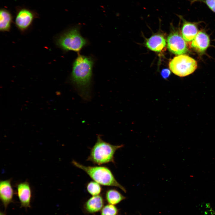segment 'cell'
<instances>
[{"mask_svg":"<svg viewBox=\"0 0 215 215\" xmlns=\"http://www.w3.org/2000/svg\"><path fill=\"white\" fill-rule=\"evenodd\" d=\"M13 17L10 12L4 8L0 10V30L2 32L10 31Z\"/></svg>","mask_w":215,"mask_h":215,"instance_id":"5bb4252c","label":"cell"},{"mask_svg":"<svg viewBox=\"0 0 215 215\" xmlns=\"http://www.w3.org/2000/svg\"><path fill=\"white\" fill-rule=\"evenodd\" d=\"M56 45L65 52L72 51L79 52L88 44L86 39L80 32V26L71 27L58 35L55 40Z\"/></svg>","mask_w":215,"mask_h":215,"instance_id":"277c9868","label":"cell"},{"mask_svg":"<svg viewBox=\"0 0 215 215\" xmlns=\"http://www.w3.org/2000/svg\"><path fill=\"white\" fill-rule=\"evenodd\" d=\"M167 46L170 51L175 55H182L188 50L185 41L177 32L171 33L168 36Z\"/></svg>","mask_w":215,"mask_h":215,"instance_id":"52a82bcc","label":"cell"},{"mask_svg":"<svg viewBox=\"0 0 215 215\" xmlns=\"http://www.w3.org/2000/svg\"><path fill=\"white\" fill-rule=\"evenodd\" d=\"M118 212L115 206L109 204L103 207L101 210V215H117Z\"/></svg>","mask_w":215,"mask_h":215,"instance_id":"e0dca14e","label":"cell"},{"mask_svg":"<svg viewBox=\"0 0 215 215\" xmlns=\"http://www.w3.org/2000/svg\"><path fill=\"white\" fill-rule=\"evenodd\" d=\"M209 36L205 32L200 31L192 41L191 47L200 54L204 53L210 45Z\"/></svg>","mask_w":215,"mask_h":215,"instance_id":"9c48e42d","label":"cell"},{"mask_svg":"<svg viewBox=\"0 0 215 215\" xmlns=\"http://www.w3.org/2000/svg\"><path fill=\"white\" fill-rule=\"evenodd\" d=\"M171 72L168 69H163L161 72V75L162 77L166 79L168 78Z\"/></svg>","mask_w":215,"mask_h":215,"instance_id":"d6986e66","label":"cell"},{"mask_svg":"<svg viewBox=\"0 0 215 215\" xmlns=\"http://www.w3.org/2000/svg\"><path fill=\"white\" fill-rule=\"evenodd\" d=\"M178 16L183 22L181 30L183 38L187 42L192 41L198 32V23L188 21L182 16Z\"/></svg>","mask_w":215,"mask_h":215,"instance_id":"30bf717a","label":"cell"},{"mask_svg":"<svg viewBox=\"0 0 215 215\" xmlns=\"http://www.w3.org/2000/svg\"><path fill=\"white\" fill-rule=\"evenodd\" d=\"M169 66L170 70L174 74L184 77L194 72L197 68V64L196 61L191 57L181 55L171 60Z\"/></svg>","mask_w":215,"mask_h":215,"instance_id":"5b68a950","label":"cell"},{"mask_svg":"<svg viewBox=\"0 0 215 215\" xmlns=\"http://www.w3.org/2000/svg\"><path fill=\"white\" fill-rule=\"evenodd\" d=\"M190 2L191 4L197 2L203 3L215 13V0H191Z\"/></svg>","mask_w":215,"mask_h":215,"instance_id":"ac0fdd59","label":"cell"},{"mask_svg":"<svg viewBox=\"0 0 215 215\" xmlns=\"http://www.w3.org/2000/svg\"><path fill=\"white\" fill-rule=\"evenodd\" d=\"M0 215H5V214L4 213L1 212Z\"/></svg>","mask_w":215,"mask_h":215,"instance_id":"ffe728a7","label":"cell"},{"mask_svg":"<svg viewBox=\"0 0 215 215\" xmlns=\"http://www.w3.org/2000/svg\"><path fill=\"white\" fill-rule=\"evenodd\" d=\"M104 200L100 195L93 196L85 202L84 207L87 212L90 214L101 210L104 205Z\"/></svg>","mask_w":215,"mask_h":215,"instance_id":"7c38bea8","label":"cell"},{"mask_svg":"<svg viewBox=\"0 0 215 215\" xmlns=\"http://www.w3.org/2000/svg\"><path fill=\"white\" fill-rule=\"evenodd\" d=\"M93 58L79 55L74 60L70 80L79 95L84 100L88 101L91 96V86Z\"/></svg>","mask_w":215,"mask_h":215,"instance_id":"6da1fadb","label":"cell"},{"mask_svg":"<svg viewBox=\"0 0 215 215\" xmlns=\"http://www.w3.org/2000/svg\"><path fill=\"white\" fill-rule=\"evenodd\" d=\"M72 163L76 167L84 171L93 180L100 185L116 187L126 192L125 188L116 180L108 167L104 166H85L75 160H72Z\"/></svg>","mask_w":215,"mask_h":215,"instance_id":"7a4b0ae2","label":"cell"},{"mask_svg":"<svg viewBox=\"0 0 215 215\" xmlns=\"http://www.w3.org/2000/svg\"><path fill=\"white\" fill-rule=\"evenodd\" d=\"M39 17L35 10L25 7H16L14 23L17 28L24 33L31 27L34 20Z\"/></svg>","mask_w":215,"mask_h":215,"instance_id":"8992f818","label":"cell"},{"mask_svg":"<svg viewBox=\"0 0 215 215\" xmlns=\"http://www.w3.org/2000/svg\"><path fill=\"white\" fill-rule=\"evenodd\" d=\"M13 194L10 179L0 181V198L5 208L12 202Z\"/></svg>","mask_w":215,"mask_h":215,"instance_id":"8fae6325","label":"cell"},{"mask_svg":"<svg viewBox=\"0 0 215 215\" xmlns=\"http://www.w3.org/2000/svg\"><path fill=\"white\" fill-rule=\"evenodd\" d=\"M17 189L21 207H30L32 193L29 183L26 182L20 183L17 185Z\"/></svg>","mask_w":215,"mask_h":215,"instance_id":"ba28073f","label":"cell"},{"mask_svg":"<svg viewBox=\"0 0 215 215\" xmlns=\"http://www.w3.org/2000/svg\"><path fill=\"white\" fill-rule=\"evenodd\" d=\"M147 47L150 50L155 52L162 51L166 45L164 37L159 35H155L148 39L146 42Z\"/></svg>","mask_w":215,"mask_h":215,"instance_id":"4fadbf2b","label":"cell"},{"mask_svg":"<svg viewBox=\"0 0 215 215\" xmlns=\"http://www.w3.org/2000/svg\"><path fill=\"white\" fill-rule=\"evenodd\" d=\"M106 199L109 204L115 205L118 204L125 197L118 191L114 189H109L105 192Z\"/></svg>","mask_w":215,"mask_h":215,"instance_id":"9a60e30c","label":"cell"},{"mask_svg":"<svg viewBox=\"0 0 215 215\" xmlns=\"http://www.w3.org/2000/svg\"><path fill=\"white\" fill-rule=\"evenodd\" d=\"M86 188L88 193L92 196L99 195L102 191L100 185L93 181L88 182Z\"/></svg>","mask_w":215,"mask_h":215,"instance_id":"2e32d148","label":"cell"},{"mask_svg":"<svg viewBox=\"0 0 215 215\" xmlns=\"http://www.w3.org/2000/svg\"><path fill=\"white\" fill-rule=\"evenodd\" d=\"M123 146V145H111L104 141L99 135L87 160L99 165L110 162L115 163L114 156L116 151Z\"/></svg>","mask_w":215,"mask_h":215,"instance_id":"3957f363","label":"cell"}]
</instances>
